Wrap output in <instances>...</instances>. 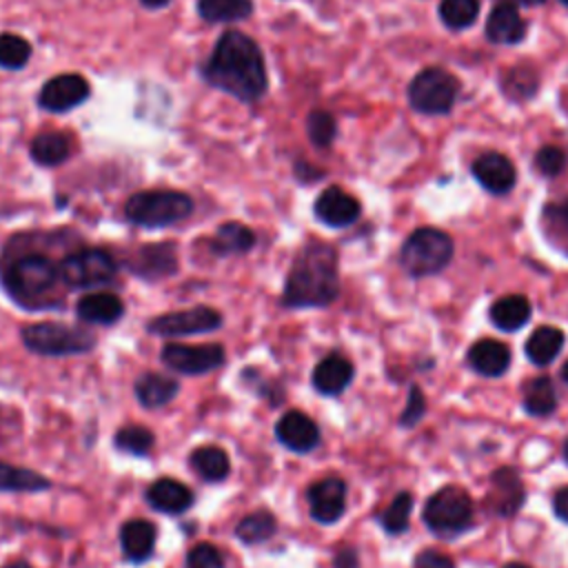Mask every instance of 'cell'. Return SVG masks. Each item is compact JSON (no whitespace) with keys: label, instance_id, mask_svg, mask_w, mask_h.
<instances>
[{"label":"cell","instance_id":"cell-26","mask_svg":"<svg viewBox=\"0 0 568 568\" xmlns=\"http://www.w3.org/2000/svg\"><path fill=\"white\" fill-rule=\"evenodd\" d=\"M75 315L87 324H115L124 315V304L113 293H89L78 300Z\"/></svg>","mask_w":568,"mask_h":568},{"label":"cell","instance_id":"cell-24","mask_svg":"<svg viewBox=\"0 0 568 568\" xmlns=\"http://www.w3.org/2000/svg\"><path fill=\"white\" fill-rule=\"evenodd\" d=\"M120 546L129 561H146L155 550V526L149 519L124 521L120 528Z\"/></svg>","mask_w":568,"mask_h":568},{"label":"cell","instance_id":"cell-39","mask_svg":"<svg viewBox=\"0 0 568 568\" xmlns=\"http://www.w3.org/2000/svg\"><path fill=\"white\" fill-rule=\"evenodd\" d=\"M31 58V44L18 33L4 31L0 33V69L18 71Z\"/></svg>","mask_w":568,"mask_h":568},{"label":"cell","instance_id":"cell-22","mask_svg":"<svg viewBox=\"0 0 568 568\" xmlns=\"http://www.w3.org/2000/svg\"><path fill=\"white\" fill-rule=\"evenodd\" d=\"M526 22L515 4L499 2L486 20V38L495 44H517L526 38Z\"/></svg>","mask_w":568,"mask_h":568},{"label":"cell","instance_id":"cell-52","mask_svg":"<svg viewBox=\"0 0 568 568\" xmlns=\"http://www.w3.org/2000/svg\"><path fill=\"white\" fill-rule=\"evenodd\" d=\"M4 568H31V566L24 564V561H13V564H7Z\"/></svg>","mask_w":568,"mask_h":568},{"label":"cell","instance_id":"cell-28","mask_svg":"<svg viewBox=\"0 0 568 568\" xmlns=\"http://www.w3.org/2000/svg\"><path fill=\"white\" fill-rule=\"evenodd\" d=\"M73 151L71 138L62 131H42L31 140V160L40 166H58L69 160Z\"/></svg>","mask_w":568,"mask_h":568},{"label":"cell","instance_id":"cell-36","mask_svg":"<svg viewBox=\"0 0 568 568\" xmlns=\"http://www.w3.org/2000/svg\"><path fill=\"white\" fill-rule=\"evenodd\" d=\"M275 530H277V521H275L273 513H268V510L248 513L235 526V535L244 544H262V541L271 539L275 535Z\"/></svg>","mask_w":568,"mask_h":568},{"label":"cell","instance_id":"cell-51","mask_svg":"<svg viewBox=\"0 0 568 568\" xmlns=\"http://www.w3.org/2000/svg\"><path fill=\"white\" fill-rule=\"evenodd\" d=\"M501 568H530V566H526V564H521V561H508V564H504Z\"/></svg>","mask_w":568,"mask_h":568},{"label":"cell","instance_id":"cell-8","mask_svg":"<svg viewBox=\"0 0 568 568\" xmlns=\"http://www.w3.org/2000/svg\"><path fill=\"white\" fill-rule=\"evenodd\" d=\"M457 78L439 67L422 69L408 84V102L415 111L426 115H444L457 100Z\"/></svg>","mask_w":568,"mask_h":568},{"label":"cell","instance_id":"cell-44","mask_svg":"<svg viewBox=\"0 0 568 568\" xmlns=\"http://www.w3.org/2000/svg\"><path fill=\"white\" fill-rule=\"evenodd\" d=\"M186 568H224V559L213 544H197L186 555Z\"/></svg>","mask_w":568,"mask_h":568},{"label":"cell","instance_id":"cell-34","mask_svg":"<svg viewBox=\"0 0 568 568\" xmlns=\"http://www.w3.org/2000/svg\"><path fill=\"white\" fill-rule=\"evenodd\" d=\"M537 87H539V75L528 64L510 67L501 75V91L506 93V98H510L515 102H524V100L532 98L537 93Z\"/></svg>","mask_w":568,"mask_h":568},{"label":"cell","instance_id":"cell-47","mask_svg":"<svg viewBox=\"0 0 568 568\" xmlns=\"http://www.w3.org/2000/svg\"><path fill=\"white\" fill-rule=\"evenodd\" d=\"M552 513L557 519L568 524V486H561L552 495Z\"/></svg>","mask_w":568,"mask_h":568},{"label":"cell","instance_id":"cell-25","mask_svg":"<svg viewBox=\"0 0 568 568\" xmlns=\"http://www.w3.org/2000/svg\"><path fill=\"white\" fill-rule=\"evenodd\" d=\"M564 342H566V335L559 326L541 324L528 335L524 344V353L532 366L544 368L557 359V355L564 348Z\"/></svg>","mask_w":568,"mask_h":568},{"label":"cell","instance_id":"cell-12","mask_svg":"<svg viewBox=\"0 0 568 568\" xmlns=\"http://www.w3.org/2000/svg\"><path fill=\"white\" fill-rule=\"evenodd\" d=\"M91 95V84L80 73H60L47 80L38 93V106L49 113H67L84 104Z\"/></svg>","mask_w":568,"mask_h":568},{"label":"cell","instance_id":"cell-53","mask_svg":"<svg viewBox=\"0 0 568 568\" xmlns=\"http://www.w3.org/2000/svg\"><path fill=\"white\" fill-rule=\"evenodd\" d=\"M561 455H564V462L568 464V437H566V442H564V446H561Z\"/></svg>","mask_w":568,"mask_h":568},{"label":"cell","instance_id":"cell-7","mask_svg":"<svg viewBox=\"0 0 568 568\" xmlns=\"http://www.w3.org/2000/svg\"><path fill=\"white\" fill-rule=\"evenodd\" d=\"M20 337L29 351L38 355H49V357L89 353L95 346L93 333L69 326V324H60V322L29 324L22 328Z\"/></svg>","mask_w":568,"mask_h":568},{"label":"cell","instance_id":"cell-6","mask_svg":"<svg viewBox=\"0 0 568 568\" xmlns=\"http://www.w3.org/2000/svg\"><path fill=\"white\" fill-rule=\"evenodd\" d=\"M60 280V266H55L47 255L40 253L20 255L9 264L4 273V286L9 295L16 302L29 306L40 304Z\"/></svg>","mask_w":568,"mask_h":568},{"label":"cell","instance_id":"cell-15","mask_svg":"<svg viewBox=\"0 0 568 568\" xmlns=\"http://www.w3.org/2000/svg\"><path fill=\"white\" fill-rule=\"evenodd\" d=\"M313 211L322 224H326L331 229H344V226H351L353 222H357L362 206H359L357 197H353L342 186H328L317 195Z\"/></svg>","mask_w":568,"mask_h":568},{"label":"cell","instance_id":"cell-48","mask_svg":"<svg viewBox=\"0 0 568 568\" xmlns=\"http://www.w3.org/2000/svg\"><path fill=\"white\" fill-rule=\"evenodd\" d=\"M171 0H140V4L144 9H151V11H158V9H164Z\"/></svg>","mask_w":568,"mask_h":568},{"label":"cell","instance_id":"cell-43","mask_svg":"<svg viewBox=\"0 0 568 568\" xmlns=\"http://www.w3.org/2000/svg\"><path fill=\"white\" fill-rule=\"evenodd\" d=\"M535 166L541 175L546 178H555L566 169V153L559 146H541L535 155Z\"/></svg>","mask_w":568,"mask_h":568},{"label":"cell","instance_id":"cell-14","mask_svg":"<svg viewBox=\"0 0 568 568\" xmlns=\"http://www.w3.org/2000/svg\"><path fill=\"white\" fill-rule=\"evenodd\" d=\"M308 513L317 524H335L346 510V481L328 475L308 486Z\"/></svg>","mask_w":568,"mask_h":568},{"label":"cell","instance_id":"cell-31","mask_svg":"<svg viewBox=\"0 0 568 568\" xmlns=\"http://www.w3.org/2000/svg\"><path fill=\"white\" fill-rule=\"evenodd\" d=\"M197 16L209 24L240 22L253 13V0H197Z\"/></svg>","mask_w":568,"mask_h":568},{"label":"cell","instance_id":"cell-41","mask_svg":"<svg viewBox=\"0 0 568 568\" xmlns=\"http://www.w3.org/2000/svg\"><path fill=\"white\" fill-rule=\"evenodd\" d=\"M153 442H155L153 433L146 426H140V424L122 426L115 433V439H113L115 448L122 450V453H129V455H144V453H149Z\"/></svg>","mask_w":568,"mask_h":568},{"label":"cell","instance_id":"cell-23","mask_svg":"<svg viewBox=\"0 0 568 568\" xmlns=\"http://www.w3.org/2000/svg\"><path fill=\"white\" fill-rule=\"evenodd\" d=\"M530 315H532V306H530L528 297L519 295V293L504 295V297L495 300L488 308L490 324L504 333H515V331L524 328L528 324Z\"/></svg>","mask_w":568,"mask_h":568},{"label":"cell","instance_id":"cell-33","mask_svg":"<svg viewBox=\"0 0 568 568\" xmlns=\"http://www.w3.org/2000/svg\"><path fill=\"white\" fill-rule=\"evenodd\" d=\"M49 486H51V481L47 477H42L40 473L0 462V490L38 493V490H47Z\"/></svg>","mask_w":568,"mask_h":568},{"label":"cell","instance_id":"cell-3","mask_svg":"<svg viewBox=\"0 0 568 568\" xmlns=\"http://www.w3.org/2000/svg\"><path fill=\"white\" fill-rule=\"evenodd\" d=\"M424 526L439 539L453 541L475 528V504L464 486L446 484L426 497L422 508Z\"/></svg>","mask_w":568,"mask_h":568},{"label":"cell","instance_id":"cell-35","mask_svg":"<svg viewBox=\"0 0 568 568\" xmlns=\"http://www.w3.org/2000/svg\"><path fill=\"white\" fill-rule=\"evenodd\" d=\"M413 504L415 497L408 490H399L390 504L377 515V521L382 526L384 532L388 535H402L408 530V521H410V513H413Z\"/></svg>","mask_w":568,"mask_h":568},{"label":"cell","instance_id":"cell-4","mask_svg":"<svg viewBox=\"0 0 568 568\" xmlns=\"http://www.w3.org/2000/svg\"><path fill=\"white\" fill-rule=\"evenodd\" d=\"M455 253L453 237L435 226L415 229L399 248V264L413 280L430 277L444 271Z\"/></svg>","mask_w":568,"mask_h":568},{"label":"cell","instance_id":"cell-42","mask_svg":"<svg viewBox=\"0 0 568 568\" xmlns=\"http://www.w3.org/2000/svg\"><path fill=\"white\" fill-rule=\"evenodd\" d=\"M426 410H428V404H426V397H424L422 388L417 384H410L408 386V397H406L404 410L399 413L397 424L402 428H413V426H417L424 419Z\"/></svg>","mask_w":568,"mask_h":568},{"label":"cell","instance_id":"cell-45","mask_svg":"<svg viewBox=\"0 0 568 568\" xmlns=\"http://www.w3.org/2000/svg\"><path fill=\"white\" fill-rule=\"evenodd\" d=\"M413 568H457V566L450 555L437 548H422L413 559Z\"/></svg>","mask_w":568,"mask_h":568},{"label":"cell","instance_id":"cell-18","mask_svg":"<svg viewBox=\"0 0 568 568\" xmlns=\"http://www.w3.org/2000/svg\"><path fill=\"white\" fill-rule=\"evenodd\" d=\"M510 348L493 337H481L466 353L468 366L481 377H501L510 368Z\"/></svg>","mask_w":568,"mask_h":568},{"label":"cell","instance_id":"cell-27","mask_svg":"<svg viewBox=\"0 0 568 568\" xmlns=\"http://www.w3.org/2000/svg\"><path fill=\"white\" fill-rule=\"evenodd\" d=\"M521 408L530 417H550L557 410V390L548 375H537L521 386Z\"/></svg>","mask_w":568,"mask_h":568},{"label":"cell","instance_id":"cell-37","mask_svg":"<svg viewBox=\"0 0 568 568\" xmlns=\"http://www.w3.org/2000/svg\"><path fill=\"white\" fill-rule=\"evenodd\" d=\"M541 220L548 229V237L568 255V197L548 202Z\"/></svg>","mask_w":568,"mask_h":568},{"label":"cell","instance_id":"cell-20","mask_svg":"<svg viewBox=\"0 0 568 568\" xmlns=\"http://www.w3.org/2000/svg\"><path fill=\"white\" fill-rule=\"evenodd\" d=\"M129 271L138 273L140 277H166L173 275L178 268V253L175 244L162 242V244H146L140 246L133 255V260L126 262Z\"/></svg>","mask_w":568,"mask_h":568},{"label":"cell","instance_id":"cell-21","mask_svg":"<svg viewBox=\"0 0 568 568\" xmlns=\"http://www.w3.org/2000/svg\"><path fill=\"white\" fill-rule=\"evenodd\" d=\"M193 499H195L193 490L173 477H160L146 488V501L155 510L166 515H178L189 510Z\"/></svg>","mask_w":568,"mask_h":568},{"label":"cell","instance_id":"cell-17","mask_svg":"<svg viewBox=\"0 0 568 568\" xmlns=\"http://www.w3.org/2000/svg\"><path fill=\"white\" fill-rule=\"evenodd\" d=\"M275 437L293 453H311L320 444L317 424L302 410H288L275 424Z\"/></svg>","mask_w":568,"mask_h":568},{"label":"cell","instance_id":"cell-10","mask_svg":"<svg viewBox=\"0 0 568 568\" xmlns=\"http://www.w3.org/2000/svg\"><path fill=\"white\" fill-rule=\"evenodd\" d=\"M484 504H486V510L495 517H501V519L515 517L526 504V486L519 468L515 466L495 468L488 477V490H486Z\"/></svg>","mask_w":568,"mask_h":568},{"label":"cell","instance_id":"cell-29","mask_svg":"<svg viewBox=\"0 0 568 568\" xmlns=\"http://www.w3.org/2000/svg\"><path fill=\"white\" fill-rule=\"evenodd\" d=\"M180 390V384L164 373H142L135 379V397L144 408H160L169 404Z\"/></svg>","mask_w":568,"mask_h":568},{"label":"cell","instance_id":"cell-2","mask_svg":"<svg viewBox=\"0 0 568 568\" xmlns=\"http://www.w3.org/2000/svg\"><path fill=\"white\" fill-rule=\"evenodd\" d=\"M339 295V268L335 246L311 240L288 268L282 304L286 308H324Z\"/></svg>","mask_w":568,"mask_h":568},{"label":"cell","instance_id":"cell-5","mask_svg":"<svg viewBox=\"0 0 568 568\" xmlns=\"http://www.w3.org/2000/svg\"><path fill=\"white\" fill-rule=\"evenodd\" d=\"M193 213V200L184 191L151 189L133 193L124 204L129 222L146 229L171 226Z\"/></svg>","mask_w":568,"mask_h":568},{"label":"cell","instance_id":"cell-38","mask_svg":"<svg viewBox=\"0 0 568 568\" xmlns=\"http://www.w3.org/2000/svg\"><path fill=\"white\" fill-rule=\"evenodd\" d=\"M479 16V0H442L439 18L448 29H468Z\"/></svg>","mask_w":568,"mask_h":568},{"label":"cell","instance_id":"cell-1","mask_svg":"<svg viewBox=\"0 0 568 568\" xmlns=\"http://www.w3.org/2000/svg\"><path fill=\"white\" fill-rule=\"evenodd\" d=\"M200 73L209 87L248 104L262 100L268 89L266 60L260 44L235 29L217 38Z\"/></svg>","mask_w":568,"mask_h":568},{"label":"cell","instance_id":"cell-9","mask_svg":"<svg viewBox=\"0 0 568 568\" xmlns=\"http://www.w3.org/2000/svg\"><path fill=\"white\" fill-rule=\"evenodd\" d=\"M118 264L104 248H80L60 262V277L71 288L104 286L115 280Z\"/></svg>","mask_w":568,"mask_h":568},{"label":"cell","instance_id":"cell-46","mask_svg":"<svg viewBox=\"0 0 568 568\" xmlns=\"http://www.w3.org/2000/svg\"><path fill=\"white\" fill-rule=\"evenodd\" d=\"M333 568H359V552L353 546H344L333 557Z\"/></svg>","mask_w":568,"mask_h":568},{"label":"cell","instance_id":"cell-54","mask_svg":"<svg viewBox=\"0 0 568 568\" xmlns=\"http://www.w3.org/2000/svg\"><path fill=\"white\" fill-rule=\"evenodd\" d=\"M561 2H564V4H566V7H568V0H561Z\"/></svg>","mask_w":568,"mask_h":568},{"label":"cell","instance_id":"cell-49","mask_svg":"<svg viewBox=\"0 0 568 568\" xmlns=\"http://www.w3.org/2000/svg\"><path fill=\"white\" fill-rule=\"evenodd\" d=\"M499 2H508V4H515V7H537V4H544V0H499Z\"/></svg>","mask_w":568,"mask_h":568},{"label":"cell","instance_id":"cell-16","mask_svg":"<svg viewBox=\"0 0 568 568\" xmlns=\"http://www.w3.org/2000/svg\"><path fill=\"white\" fill-rule=\"evenodd\" d=\"M470 171H473V178L493 195H506L508 191H513L517 182V171L513 162L497 151L481 153L473 162Z\"/></svg>","mask_w":568,"mask_h":568},{"label":"cell","instance_id":"cell-13","mask_svg":"<svg viewBox=\"0 0 568 568\" xmlns=\"http://www.w3.org/2000/svg\"><path fill=\"white\" fill-rule=\"evenodd\" d=\"M160 357L164 366L178 373L202 375L222 366L224 348L220 344H166Z\"/></svg>","mask_w":568,"mask_h":568},{"label":"cell","instance_id":"cell-40","mask_svg":"<svg viewBox=\"0 0 568 568\" xmlns=\"http://www.w3.org/2000/svg\"><path fill=\"white\" fill-rule=\"evenodd\" d=\"M306 135L317 149H328L337 135L335 118L324 109H313L306 115Z\"/></svg>","mask_w":568,"mask_h":568},{"label":"cell","instance_id":"cell-11","mask_svg":"<svg viewBox=\"0 0 568 568\" xmlns=\"http://www.w3.org/2000/svg\"><path fill=\"white\" fill-rule=\"evenodd\" d=\"M222 315L211 306H193L186 311L164 313L153 320H149L146 328L149 333L162 335V337H180V335H197V333H211L220 328Z\"/></svg>","mask_w":568,"mask_h":568},{"label":"cell","instance_id":"cell-50","mask_svg":"<svg viewBox=\"0 0 568 568\" xmlns=\"http://www.w3.org/2000/svg\"><path fill=\"white\" fill-rule=\"evenodd\" d=\"M559 377H561V382L568 386V359L561 364V371H559Z\"/></svg>","mask_w":568,"mask_h":568},{"label":"cell","instance_id":"cell-19","mask_svg":"<svg viewBox=\"0 0 568 568\" xmlns=\"http://www.w3.org/2000/svg\"><path fill=\"white\" fill-rule=\"evenodd\" d=\"M353 375H355V368L348 357H344L342 353H328L313 368L311 382L317 393L326 397H335L348 388V384L353 382Z\"/></svg>","mask_w":568,"mask_h":568},{"label":"cell","instance_id":"cell-30","mask_svg":"<svg viewBox=\"0 0 568 568\" xmlns=\"http://www.w3.org/2000/svg\"><path fill=\"white\" fill-rule=\"evenodd\" d=\"M255 244V233L242 224V222H226L217 226L213 240H211V251L215 255H237L251 251Z\"/></svg>","mask_w":568,"mask_h":568},{"label":"cell","instance_id":"cell-32","mask_svg":"<svg viewBox=\"0 0 568 568\" xmlns=\"http://www.w3.org/2000/svg\"><path fill=\"white\" fill-rule=\"evenodd\" d=\"M191 466L204 481H222L229 477L231 459L217 446H200L191 453Z\"/></svg>","mask_w":568,"mask_h":568}]
</instances>
